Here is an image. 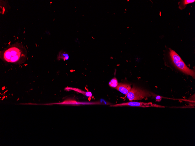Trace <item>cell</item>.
I'll return each mask as SVG.
<instances>
[{
    "label": "cell",
    "instance_id": "6da1fadb",
    "mask_svg": "<svg viewBox=\"0 0 195 146\" xmlns=\"http://www.w3.org/2000/svg\"><path fill=\"white\" fill-rule=\"evenodd\" d=\"M1 54V58L5 62L20 64L26 60L27 52L22 45L15 43L6 48Z\"/></svg>",
    "mask_w": 195,
    "mask_h": 146
},
{
    "label": "cell",
    "instance_id": "7a4b0ae2",
    "mask_svg": "<svg viewBox=\"0 0 195 146\" xmlns=\"http://www.w3.org/2000/svg\"><path fill=\"white\" fill-rule=\"evenodd\" d=\"M169 51L171 59L175 67L184 74L190 76L194 79V71L189 68L181 57L175 51L171 49H169Z\"/></svg>",
    "mask_w": 195,
    "mask_h": 146
},
{
    "label": "cell",
    "instance_id": "3957f363",
    "mask_svg": "<svg viewBox=\"0 0 195 146\" xmlns=\"http://www.w3.org/2000/svg\"><path fill=\"white\" fill-rule=\"evenodd\" d=\"M151 96L148 91L134 86L126 95V96L130 101L141 100Z\"/></svg>",
    "mask_w": 195,
    "mask_h": 146
},
{
    "label": "cell",
    "instance_id": "277c9868",
    "mask_svg": "<svg viewBox=\"0 0 195 146\" xmlns=\"http://www.w3.org/2000/svg\"><path fill=\"white\" fill-rule=\"evenodd\" d=\"M111 107H117L122 106L137 107H156L159 108H164L165 107L162 106L154 104L152 103H145L143 102H130L126 103H124L111 106Z\"/></svg>",
    "mask_w": 195,
    "mask_h": 146
},
{
    "label": "cell",
    "instance_id": "5b68a950",
    "mask_svg": "<svg viewBox=\"0 0 195 146\" xmlns=\"http://www.w3.org/2000/svg\"><path fill=\"white\" fill-rule=\"evenodd\" d=\"M116 89L124 95H126L132 89L131 85L128 84L119 83Z\"/></svg>",
    "mask_w": 195,
    "mask_h": 146
},
{
    "label": "cell",
    "instance_id": "8992f818",
    "mask_svg": "<svg viewBox=\"0 0 195 146\" xmlns=\"http://www.w3.org/2000/svg\"><path fill=\"white\" fill-rule=\"evenodd\" d=\"M69 88V89H70V90H73L79 93H81L87 97H91L92 95V93L91 92H85L79 89L76 88Z\"/></svg>",
    "mask_w": 195,
    "mask_h": 146
},
{
    "label": "cell",
    "instance_id": "52a82bcc",
    "mask_svg": "<svg viewBox=\"0 0 195 146\" xmlns=\"http://www.w3.org/2000/svg\"><path fill=\"white\" fill-rule=\"evenodd\" d=\"M118 84L117 79L116 78H114L109 82V85L111 87L116 88L117 87Z\"/></svg>",
    "mask_w": 195,
    "mask_h": 146
},
{
    "label": "cell",
    "instance_id": "ba28073f",
    "mask_svg": "<svg viewBox=\"0 0 195 146\" xmlns=\"http://www.w3.org/2000/svg\"><path fill=\"white\" fill-rule=\"evenodd\" d=\"M195 0H185L183 1V6H185L188 4L193 3L195 2Z\"/></svg>",
    "mask_w": 195,
    "mask_h": 146
},
{
    "label": "cell",
    "instance_id": "9c48e42d",
    "mask_svg": "<svg viewBox=\"0 0 195 146\" xmlns=\"http://www.w3.org/2000/svg\"><path fill=\"white\" fill-rule=\"evenodd\" d=\"M60 58L61 59H64V60H67L69 59V56L67 54L63 53L61 54Z\"/></svg>",
    "mask_w": 195,
    "mask_h": 146
},
{
    "label": "cell",
    "instance_id": "30bf717a",
    "mask_svg": "<svg viewBox=\"0 0 195 146\" xmlns=\"http://www.w3.org/2000/svg\"><path fill=\"white\" fill-rule=\"evenodd\" d=\"M156 101L160 102L162 100V98L160 96H158L156 97Z\"/></svg>",
    "mask_w": 195,
    "mask_h": 146
}]
</instances>
